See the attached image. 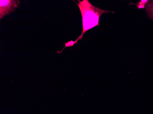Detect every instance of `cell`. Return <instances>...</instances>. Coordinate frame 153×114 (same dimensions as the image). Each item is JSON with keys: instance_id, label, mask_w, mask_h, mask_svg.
<instances>
[{"instance_id": "obj_2", "label": "cell", "mask_w": 153, "mask_h": 114, "mask_svg": "<svg viewBox=\"0 0 153 114\" xmlns=\"http://www.w3.org/2000/svg\"><path fill=\"white\" fill-rule=\"evenodd\" d=\"M20 1L17 0H1L0 1V19L14 12L19 5Z\"/></svg>"}, {"instance_id": "obj_3", "label": "cell", "mask_w": 153, "mask_h": 114, "mask_svg": "<svg viewBox=\"0 0 153 114\" xmlns=\"http://www.w3.org/2000/svg\"><path fill=\"white\" fill-rule=\"evenodd\" d=\"M145 9L149 18L153 20V0L149 1L145 7Z\"/></svg>"}, {"instance_id": "obj_1", "label": "cell", "mask_w": 153, "mask_h": 114, "mask_svg": "<svg viewBox=\"0 0 153 114\" xmlns=\"http://www.w3.org/2000/svg\"><path fill=\"white\" fill-rule=\"evenodd\" d=\"M76 2L80 11L82 18V30L81 34L76 40L74 41L75 44L78 43L79 40H82L83 34L87 31L96 26H99L100 18L105 13L114 12L103 10L94 6L88 0L78 1Z\"/></svg>"}, {"instance_id": "obj_4", "label": "cell", "mask_w": 153, "mask_h": 114, "mask_svg": "<svg viewBox=\"0 0 153 114\" xmlns=\"http://www.w3.org/2000/svg\"><path fill=\"white\" fill-rule=\"evenodd\" d=\"M148 2L149 1L148 0H141L140 2H138L136 4L131 3V4H135L138 9H142V8H144L145 5H146Z\"/></svg>"}]
</instances>
